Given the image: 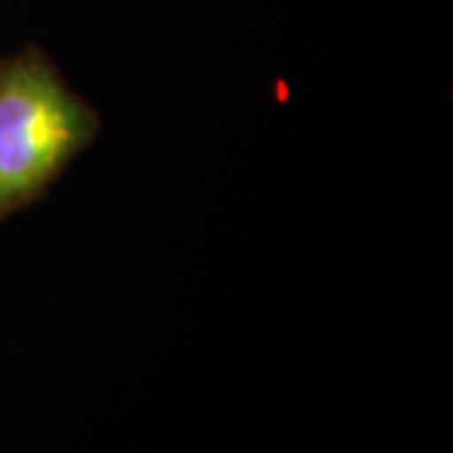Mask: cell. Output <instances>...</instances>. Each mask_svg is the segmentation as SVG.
<instances>
[{
	"mask_svg": "<svg viewBox=\"0 0 453 453\" xmlns=\"http://www.w3.org/2000/svg\"><path fill=\"white\" fill-rule=\"evenodd\" d=\"M98 131L96 109L38 43L0 56V222L49 195Z\"/></svg>",
	"mask_w": 453,
	"mask_h": 453,
	"instance_id": "cell-1",
	"label": "cell"
}]
</instances>
